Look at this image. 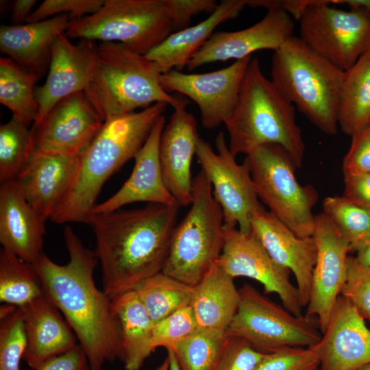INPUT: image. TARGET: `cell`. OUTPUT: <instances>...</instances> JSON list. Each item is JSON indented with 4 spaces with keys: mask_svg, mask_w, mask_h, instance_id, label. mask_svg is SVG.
<instances>
[{
    "mask_svg": "<svg viewBox=\"0 0 370 370\" xmlns=\"http://www.w3.org/2000/svg\"><path fill=\"white\" fill-rule=\"evenodd\" d=\"M271 73V81L286 100L321 132L336 134L344 71L293 36L273 51Z\"/></svg>",
    "mask_w": 370,
    "mask_h": 370,
    "instance_id": "cell-6",
    "label": "cell"
},
{
    "mask_svg": "<svg viewBox=\"0 0 370 370\" xmlns=\"http://www.w3.org/2000/svg\"><path fill=\"white\" fill-rule=\"evenodd\" d=\"M97 53L95 71L84 92L103 121L158 102L173 109L188 103L162 88L160 67L144 55L113 42H101Z\"/></svg>",
    "mask_w": 370,
    "mask_h": 370,
    "instance_id": "cell-5",
    "label": "cell"
},
{
    "mask_svg": "<svg viewBox=\"0 0 370 370\" xmlns=\"http://www.w3.org/2000/svg\"><path fill=\"white\" fill-rule=\"evenodd\" d=\"M36 2V0L14 1L11 14L12 25H23L27 22L28 17L32 12V9Z\"/></svg>",
    "mask_w": 370,
    "mask_h": 370,
    "instance_id": "cell-48",
    "label": "cell"
},
{
    "mask_svg": "<svg viewBox=\"0 0 370 370\" xmlns=\"http://www.w3.org/2000/svg\"><path fill=\"white\" fill-rule=\"evenodd\" d=\"M360 370H370V364L365 366L364 367H362Z\"/></svg>",
    "mask_w": 370,
    "mask_h": 370,
    "instance_id": "cell-53",
    "label": "cell"
},
{
    "mask_svg": "<svg viewBox=\"0 0 370 370\" xmlns=\"http://www.w3.org/2000/svg\"><path fill=\"white\" fill-rule=\"evenodd\" d=\"M13 116L0 125V182L16 179L35 152L31 128Z\"/></svg>",
    "mask_w": 370,
    "mask_h": 370,
    "instance_id": "cell-34",
    "label": "cell"
},
{
    "mask_svg": "<svg viewBox=\"0 0 370 370\" xmlns=\"http://www.w3.org/2000/svg\"><path fill=\"white\" fill-rule=\"evenodd\" d=\"M165 123V116L162 114L135 155L134 166L130 177L114 195L97 204L92 214L112 212L135 202L162 205L177 203L166 186L160 163V140Z\"/></svg>",
    "mask_w": 370,
    "mask_h": 370,
    "instance_id": "cell-22",
    "label": "cell"
},
{
    "mask_svg": "<svg viewBox=\"0 0 370 370\" xmlns=\"http://www.w3.org/2000/svg\"><path fill=\"white\" fill-rule=\"evenodd\" d=\"M197 331V325L190 306L182 308L155 323L152 330L153 350L158 347L166 349Z\"/></svg>",
    "mask_w": 370,
    "mask_h": 370,
    "instance_id": "cell-39",
    "label": "cell"
},
{
    "mask_svg": "<svg viewBox=\"0 0 370 370\" xmlns=\"http://www.w3.org/2000/svg\"><path fill=\"white\" fill-rule=\"evenodd\" d=\"M45 224L26 200L16 179L1 183L0 243L3 249L33 265L44 254Z\"/></svg>",
    "mask_w": 370,
    "mask_h": 370,
    "instance_id": "cell-23",
    "label": "cell"
},
{
    "mask_svg": "<svg viewBox=\"0 0 370 370\" xmlns=\"http://www.w3.org/2000/svg\"><path fill=\"white\" fill-rule=\"evenodd\" d=\"M217 263L234 279L246 277L258 281L265 294H277L284 308L296 317L303 315L298 288L290 280L291 271L272 259L252 230L246 233L224 224Z\"/></svg>",
    "mask_w": 370,
    "mask_h": 370,
    "instance_id": "cell-13",
    "label": "cell"
},
{
    "mask_svg": "<svg viewBox=\"0 0 370 370\" xmlns=\"http://www.w3.org/2000/svg\"><path fill=\"white\" fill-rule=\"evenodd\" d=\"M69 255L60 265L43 254L32 266L45 296L61 312L84 351L91 370H102L107 361L123 356L119 322L112 299L94 280L98 264L95 251L84 245L72 227L63 232Z\"/></svg>",
    "mask_w": 370,
    "mask_h": 370,
    "instance_id": "cell-1",
    "label": "cell"
},
{
    "mask_svg": "<svg viewBox=\"0 0 370 370\" xmlns=\"http://www.w3.org/2000/svg\"><path fill=\"white\" fill-rule=\"evenodd\" d=\"M343 196L370 212V174L343 173Z\"/></svg>",
    "mask_w": 370,
    "mask_h": 370,
    "instance_id": "cell-45",
    "label": "cell"
},
{
    "mask_svg": "<svg viewBox=\"0 0 370 370\" xmlns=\"http://www.w3.org/2000/svg\"><path fill=\"white\" fill-rule=\"evenodd\" d=\"M314 223L312 238L317 247V258L306 314L318 319L323 333L346 281L349 246L324 212L315 215Z\"/></svg>",
    "mask_w": 370,
    "mask_h": 370,
    "instance_id": "cell-16",
    "label": "cell"
},
{
    "mask_svg": "<svg viewBox=\"0 0 370 370\" xmlns=\"http://www.w3.org/2000/svg\"><path fill=\"white\" fill-rule=\"evenodd\" d=\"M20 308L26 338L23 360L30 368L35 370L78 345L74 332L45 295Z\"/></svg>",
    "mask_w": 370,
    "mask_h": 370,
    "instance_id": "cell-25",
    "label": "cell"
},
{
    "mask_svg": "<svg viewBox=\"0 0 370 370\" xmlns=\"http://www.w3.org/2000/svg\"><path fill=\"white\" fill-rule=\"evenodd\" d=\"M337 121L341 131L351 137L370 123V51L344 71Z\"/></svg>",
    "mask_w": 370,
    "mask_h": 370,
    "instance_id": "cell-30",
    "label": "cell"
},
{
    "mask_svg": "<svg viewBox=\"0 0 370 370\" xmlns=\"http://www.w3.org/2000/svg\"><path fill=\"white\" fill-rule=\"evenodd\" d=\"M322 208L347 241L349 252H358L370 242L369 211L343 196L325 197Z\"/></svg>",
    "mask_w": 370,
    "mask_h": 370,
    "instance_id": "cell-35",
    "label": "cell"
},
{
    "mask_svg": "<svg viewBox=\"0 0 370 370\" xmlns=\"http://www.w3.org/2000/svg\"><path fill=\"white\" fill-rule=\"evenodd\" d=\"M168 104L156 103L139 112L112 117L78 156L72 182L50 220L88 223L106 181L143 147Z\"/></svg>",
    "mask_w": 370,
    "mask_h": 370,
    "instance_id": "cell-3",
    "label": "cell"
},
{
    "mask_svg": "<svg viewBox=\"0 0 370 370\" xmlns=\"http://www.w3.org/2000/svg\"><path fill=\"white\" fill-rule=\"evenodd\" d=\"M293 17L279 10H267L258 23L244 29L213 33L187 64L189 71L204 64L251 56L258 50L278 49L293 36Z\"/></svg>",
    "mask_w": 370,
    "mask_h": 370,
    "instance_id": "cell-17",
    "label": "cell"
},
{
    "mask_svg": "<svg viewBox=\"0 0 370 370\" xmlns=\"http://www.w3.org/2000/svg\"><path fill=\"white\" fill-rule=\"evenodd\" d=\"M173 30L163 0H105L96 12L71 22V38L121 43L146 55Z\"/></svg>",
    "mask_w": 370,
    "mask_h": 370,
    "instance_id": "cell-9",
    "label": "cell"
},
{
    "mask_svg": "<svg viewBox=\"0 0 370 370\" xmlns=\"http://www.w3.org/2000/svg\"><path fill=\"white\" fill-rule=\"evenodd\" d=\"M251 56L235 61L219 70L204 73H184L175 69L160 76L166 92H177L194 101L202 125L213 130L224 123L237 102L241 83Z\"/></svg>",
    "mask_w": 370,
    "mask_h": 370,
    "instance_id": "cell-14",
    "label": "cell"
},
{
    "mask_svg": "<svg viewBox=\"0 0 370 370\" xmlns=\"http://www.w3.org/2000/svg\"><path fill=\"white\" fill-rule=\"evenodd\" d=\"M234 278L214 263L201 280L193 286L190 308L197 330L225 335L240 302Z\"/></svg>",
    "mask_w": 370,
    "mask_h": 370,
    "instance_id": "cell-28",
    "label": "cell"
},
{
    "mask_svg": "<svg viewBox=\"0 0 370 370\" xmlns=\"http://www.w3.org/2000/svg\"><path fill=\"white\" fill-rule=\"evenodd\" d=\"M345 4L348 5L350 10L370 11V0H345Z\"/></svg>",
    "mask_w": 370,
    "mask_h": 370,
    "instance_id": "cell-49",
    "label": "cell"
},
{
    "mask_svg": "<svg viewBox=\"0 0 370 370\" xmlns=\"http://www.w3.org/2000/svg\"><path fill=\"white\" fill-rule=\"evenodd\" d=\"M104 121L84 91L59 101L31 130L34 153L79 156L101 130Z\"/></svg>",
    "mask_w": 370,
    "mask_h": 370,
    "instance_id": "cell-15",
    "label": "cell"
},
{
    "mask_svg": "<svg viewBox=\"0 0 370 370\" xmlns=\"http://www.w3.org/2000/svg\"><path fill=\"white\" fill-rule=\"evenodd\" d=\"M369 125H370V123H369Z\"/></svg>",
    "mask_w": 370,
    "mask_h": 370,
    "instance_id": "cell-54",
    "label": "cell"
},
{
    "mask_svg": "<svg viewBox=\"0 0 370 370\" xmlns=\"http://www.w3.org/2000/svg\"><path fill=\"white\" fill-rule=\"evenodd\" d=\"M45 295L33 266L4 249L0 251V301L23 307Z\"/></svg>",
    "mask_w": 370,
    "mask_h": 370,
    "instance_id": "cell-33",
    "label": "cell"
},
{
    "mask_svg": "<svg viewBox=\"0 0 370 370\" xmlns=\"http://www.w3.org/2000/svg\"><path fill=\"white\" fill-rule=\"evenodd\" d=\"M247 0H223L216 10L199 23L168 36L145 56L156 62L162 72L181 71L203 47L221 23L236 18Z\"/></svg>",
    "mask_w": 370,
    "mask_h": 370,
    "instance_id": "cell-27",
    "label": "cell"
},
{
    "mask_svg": "<svg viewBox=\"0 0 370 370\" xmlns=\"http://www.w3.org/2000/svg\"><path fill=\"white\" fill-rule=\"evenodd\" d=\"M173 30L188 27L193 16L201 12H214L219 5L215 0H163Z\"/></svg>",
    "mask_w": 370,
    "mask_h": 370,
    "instance_id": "cell-43",
    "label": "cell"
},
{
    "mask_svg": "<svg viewBox=\"0 0 370 370\" xmlns=\"http://www.w3.org/2000/svg\"><path fill=\"white\" fill-rule=\"evenodd\" d=\"M69 38L61 33L53 44L47 79L35 88L39 110L33 123H40L61 99L84 91L94 74L97 46L84 39L73 44Z\"/></svg>",
    "mask_w": 370,
    "mask_h": 370,
    "instance_id": "cell-18",
    "label": "cell"
},
{
    "mask_svg": "<svg viewBox=\"0 0 370 370\" xmlns=\"http://www.w3.org/2000/svg\"><path fill=\"white\" fill-rule=\"evenodd\" d=\"M133 289L154 324L190 306L193 295V286L162 271L141 281Z\"/></svg>",
    "mask_w": 370,
    "mask_h": 370,
    "instance_id": "cell-32",
    "label": "cell"
},
{
    "mask_svg": "<svg viewBox=\"0 0 370 370\" xmlns=\"http://www.w3.org/2000/svg\"><path fill=\"white\" fill-rule=\"evenodd\" d=\"M345 0H315L299 21L300 39L313 51L345 71L370 51V11H344L329 5Z\"/></svg>",
    "mask_w": 370,
    "mask_h": 370,
    "instance_id": "cell-11",
    "label": "cell"
},
{
    "mask_svg": "<svg viewBox=\"0 0 370 370\" xmlns=\"http://www.w3.org/2000/svg\"><path fill=\"white\" fill-rule=\"evenodd\" d=\"M167 357L169 360V370H181L173 350L171 349H167Z\"/></svg>",
    "mask_w": 370,
    "mask_h": 370,
    "instance_id": "cell-51",
    "label": "cell"
},
{
    "mask_svg": "<svg viewBox=\"0 0 370 370\" xmlns=\"http://www.w3.org/2000/svg\"><path fill=\"white\" fill-rule=\"evenodd\" d=\"M356 253L357 255L355 257L360 264L370 266V242Z\"/></svg>",
    "mask_w": 370,
    "mask_h": 370,
    "instance_id": "cell-50",
    "label": "cell"
},
{
    "mask_svg": "<svg viewBox=\"0 0 370 370\" xmlns=\"http://www.w3.org/2000/svg\"><path fill=\"white\" fill-rule=\"evenodd\" d=\"M251 227L272 259L294 274L302 306L306 307L317 258L312 236H298L266 209L252 214Z\"/></svg>",
    "mask_w": 370,
    "mask_h": 370,
    "instance_id": "cell-20",
    "label": "cell"
},
{
    "mask_svg": "<svg viewBox=\"0 0 370 370\" xmlns=\"http://www.w3.org/2000/svg\"><path fill=\"white\" fill-rule=\"evenodd\" d=\"M319 365L315 345L287 347L267 354L255 370H317Z\"/></svg>",
    "mask_w": 370,
    "mask_h": 370,
    "instance_id": "cell-40",
    "label": "cell"
},
{
    "mask_svg": "<svg viewBox=\"0 0 370 370\" xmlns=\"http://www.w3.org/2000/svg\"><path fill=\"white\" fill-rule=\"evenodd\" d=\"M35 370H91L88 358L78 344L75 348L51 358Z\"/></svg>",
    "mask_w": 370,
    "mask_h": 370,
    "instance_id": "cell-46",
    "label": "cell"
},
{
    "mask_svg": "<svg viewBox=\"0 0 370 370\" xmlns=\"http://www.w3.org/2000/svg\"><path fill=\"white\" fill-rule=\"evenodd\" d=\"M347 271L341 295L346 298L360 316L370 322V266L348 256Z\"/></svg>",
    "mask_w": 370,
    "mask_h": 370,
    "instance_id": "cell-38",
    "label": "cell"
},
{
    "mask_svg": "<svg viewBox=\"0 0 370 370\" xmlns=\"http://www.w3.org/2000/svg\"><path fill=\"white\" fill-rule=\"evenodd\" d=\"M66 14L27 24L1 25L0 50L40 78L49 70L53 44L71 24Z\"/></svg>",
    "mask_w": 370,
    "mask_h": 370,
    "instance_id": "cell-26",
    "label": "cell"
},
{
    "mask_svg": "<svg viewBox=\"0 0 370 370\" xmlns=\"http://www.w3.org/2000/svg\"><path fill=\"white\" fill-rule=\"evenodd\" d=\"M267 354L244 338L226 336L217 370H255Z\"/></svg>",
    "mask_w": 370,
    "mask_h": 370,
    "instance_id": "cell-42",
    "label": "cell"
},
{
    "mask_svg": "<svg viewBox=\"0 0 370 370\" xmlns=\"http://www.w3.org/2000/svg\"><path fill=\"white\" fill-rule=\"evenodd\" d=\"M319 370H360L370 364V329L354 306L340 295L320 341Z\"/></svg>",
    "mask_w": 370,
    "mask_h": 370,
    "instance_id": "cell-19",
    "label": "cell"
},
{
    "mask_svg": "<svg viewBox=\"0 0 370 370\" xmlns=\"http://www.w3.org/2000/svg\"><path fill=\"white\" fill-rule=\"evenodd\" d=\"M315 0H247V5L264 8L267 10H279L287 12L299 21L308 7Z\"/></svg>",
    "mask_w": 370,
    "mask_h": 370,
    "instance_id": "cell-47",
    "label": "cell"
},
{
    "mask_svg": "<svg viewBox=\"0 0 370 370\" xmlns=\"http://www.w3.org/2000/svg\"><path fill=\"white\" fill-rule=\"evenodd\" d=\"M225 335L197 330L171 349L181 370H217Z\"/></svg>",
    "mask_w": 370,
    "mask_h": 370,
    "instance_id": "cell-36",
    "label": "cell"
},
{
    "mask_svg": "<svg viewBox=\"0 0 370 370\" xmlns=\"http://www.w3.org/2000/svg\"><path fill=\"white\" fill-rule=\"evenodd\" d=\"M186 108L174 109L159 145L164 183L180 206H188L192 202L191 163L199 138L197 120Z\"/></svg>",
    "mask_w": 370,
    "mask_h": 370,
    "instance_id": "cell-21",
    "label": "cell"
},
{
    "mask_svg": "<svg viewBox=\"0 0 370 370\" xmlns=\"http://www.w3.org/2000/svg\"><path fill=\"white\" fill-rule=\"evenodd\" d=\"M257 196L278 219L296 235L312 236L319 199L313 186H301L295 175L297 166L280 145H260L246 156Z\"/></svg>",
    "mask_w": 370,
    "mask_h": 370,
    "instance_id": "cell-8",
    "label": "cell"
},
{
    "mask_svg": "<svg viewBox=\"0 0 370 370\" xmlns=\"http://www.w3.org/2000/svg\"><path fill=\"white\" fill-rule=\"evenodd\" d=\"M224 124L234 156L276 144L286 151L297 168L301 167L305 143L294 106L264 76L257 58L247 66L235 108Z\"/></svg>",
    "mask_w": 370,
    "mask_h": 370,
    "instance_id": "cell-4",
    "label": "cell"
},
{
    "mask_svg": "<svg viewBox=\"0 0 370 370\" xmlns=\"http://www.w3.org/2000/svg\"><path fill=\"white\" fill-rule=\"evenodd\" d=\"M215 146L217 152L199 137L195 156L222 209L224 224L249 232L252 214L265 208L256 193L248 160L245 157L242 164L236 162L223 132L217 134Z\"/></svg>",
    "mask_w": 370,
    "mask_h": 370,
    "instance_id": "cell-12",
    "label": "cell"
},
{
    "mask_svg": "<svg viewBox=\"0 0 370 370\" xmlns=\"http://www.w3.org/2000/svg\"><path fill=\"white\" fill-rule=\"evenodd\" d=\"M112 305L121 328L124 367L125 370H139L154 351V323L134 289L112 298Z\"/></svg>",
    "mask_w": 370,
    "mask_h": 370,
    "instance_id": "cell-29",
    "label": "cell"
},
{
    "mask_svg": "<svg viewBox=\"0 0 370 370\" xmlns=\"http://www.w3.org/2000/svg\"><path fill=\"white\" fill-rule=\"evenodd\" d=\"M26 348V338L20 308L0 307V370H20Z\"/></svg>",
    "mask_w": 370,
    "mask_h": 370,
    "instance_id": "cell-37",
    "label": "cell"
},
{
    "mask_svg": "<svg viewBox=\"0 0 370 370\" xmlns=\"http://www.w3.org/2000/svg\"><path fill=\"white\" fill-rule=\"evenodd\" d=\"M343 173L370 174V125L352 137L343 161Z\"/></svg>",
    "mask_w": 370,
    "mask_h": 370,
    "instance_id": "cell-44",
    "label": "cell"
},
{
    "mask_svg": "<svg viewBox=\"0 0 370 370\" xmlns=\"http://www.w3.org/2000/svg\"><path fill=\"white\" fill-rule=\"evenodd\" d=\"M105 0H45L30 14L27 23L42 21L57 15L66 14L71 21L98 11Z\"/></svg>",
    "mask_w": 370,
    "mask_h": 370,
    "instance_id": "cell-41",
    "label": "cell"
},
{
    "mask_svg": "<svg viewBox=\"0 0 370 370\" xmlns=\"http://www.w3.org/2000/svg\"><path fill=\"white\" fill-rule=\"evenodd\" d=\"M78 156L34 153L17 176L16 182L26 200L45 222L51 219L69 188Z\"/></svg>",
    "mask_w": 370,
    "mask_h": 370,
    "instance_id": "cell-24",
    "label": "cell"
},
{
    "mask_svg": "<svg viewBox=\"0 0 370 370\" xmlns=\"http://www.w3.org/2000/svg\"><path fill=\"white\" fill-rule=\"evenodd\" d=\"M192 194L190 208L174 230L162 272L195 286L221 255L224 220L212 185L201 169L193 179Z\"/></svg>",
    "mask_w": 370,
    "mask_h": 370,
    "instance_id": "cell-7",
    "label": "cell"
},
{
    "mask_svg": "<svg viewBox=\"0 0 370 370\" xmlns=\"http://www.w3.org/2000/svg\"><path fill=\"white\" fill-rule=\"evenodd\" d=\"M238 290L240 302L226 336L244 338L264 354L287 347H312L320 341L322 332L316 317H296L249 284Z\"/></svg>",
    "mask_w": 370,
    "mask_h": 370,
    "instance_id": "cell-10",
    "label": "cell"
},
{
    "mask_svg": "<svg viewBox=\"0 0 370 370\" xmlns=\"http://www.w3.org/2000/svg\"><path fill=\"white\" fill-rule=\"evenodd\" d=\"M180 207L147 204L92 214L88 224L95 234L103 290L111 299L162 271Z\"/></svg>",
    "mask_w": 370,
    "mask_h": 370,
    "instance_id": "cell-2",
    "label": "cell"
},
{
    "mask_svg": "<svg viewBox=\"0 0 370 370\" xmlns=\"http://www.w3.org/2000/svg\"><path fill=\"white\" fill-rule=\"evenodd\" d=\"M156 370H169V360L168 357L163 361V362Z\"/></svg>",
    "mask_w": 370,
    "mask_h": 370,
    "instance_id": "cell-52",
    "label": "cell"
},
{
    "mask_svg": "<svg viewBox=\"0 0 370 370\" xmlns=\"http://www.w3.org/2000/svg\"><path fill=\"white\" fill-rule=\"evenodd\" d=\"M39 79L11 58H0V103L11 110L14 118L29 127L38 114L35 84Z\"/></svg>",
    "mask_w": 370,
    "mask_h": 370,
    "instance_id": "cell-31",
    "label": "cell"
}]
</instances>
